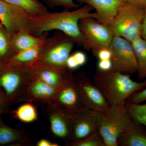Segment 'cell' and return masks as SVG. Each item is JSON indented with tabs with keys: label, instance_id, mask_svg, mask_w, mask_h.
<instances>
[{
	"label": "cell",
	"instance_id": "1",
	"mask_svg": "<svg viewBox=\"0 0 146 146\" xmlns=\"http://www.w3.org/2000/svg\"><path fill=\"white\" fill-rule=\"evenodd\" d=\"M93 9L90 6L85 4L74 10L54 13L49 11L40 15L31 16L29 33L34 36H40L47 32L60 31L86 50V39L80 29L79 23L82 19L88 17L98 20V17L96 13L91 12Z\"/></svg>",
	"mask_w": 146,
	"mask_h": 146
},
{
	"label": "cell",
	"instance_id": "2",
	"mask_svg": "<svg viewBox=\"0 0 146 146\" xmlns=\"http://www.w3.org/2000/svg\"><path fill=\"white\" fill-rule=\"evenodd\" d=\"M131 75L112 70H97L93 82L99 88L110 106H124L129 97L146 86V80L141 82L133 81Z\"/></svg>",
	"mask_w": 146,
	"mask_h": 146
},
{
	"label": "cell",
	"instance_id": "3",
	"mask_svg": "<svg viewBox=\"0 0 146 146\" xmlns=\"http://www.w3.org/2000/svg\"><path fill=\"white\" fill-rule=\"evenodd\" d=\"M75 42L71 37L59 31L45 39L38 57L27 68H66L67 59Z\"/></svg>",
	"mask_w": 146,
	"mask_h": 146
},
{
	"label": "cell",
	"instance_id": "4",
	"mask_svg": "<svg viewBox=\"0 0 146 146\" xmlns=\"http://www.w3.org/2000/svg\"><path fill=\"white\" fill-rule=\"evenodd\" d=\"M34 79L32 70L3 63L0 67V88L9 104L27 102V91Z\"/></svg>",
	"mask_w": 146,
	"mask_h": 146
},
{
	"label": "cell",
	"instance_id": "5",
	"mask_svg": "<svg viewBox=\"0 0 146 146\" xmlns=\"http://www.w3.org/2000/svg\"><path fill=\"white\" fill-rule=\"evenodd\" d=\"M144 14L143 9L126 2L108 26L114 36L133 43L141 37Z\"/></svg>",
	"mask_w": 146,
	"mask_h": 146
},
{
	"label": "cell",
	"instance_id": "6",
	"mask_svg": "<svg viewBox=\"0 0 146 146\" xmlns=\"http://www.w3.org/2000/svg\"><path fill=\"white\" fill-rule=\"evenodd\" d=\"M99 131L106 146H118L120 134L133 126L135 123L131 118L124 106H110L100 112Z\"/></svg>",
	"mask_w": 146,
	"mask_h": 146
},
{
	"label": "cell",
	"instance_id": "7",
	"mask_svg": "<svg viewBox=\"0 0 146 146\" xmlns=\"http://www.w3.org/2000/svg\"><path fill=\"white\" fill-rule=\"evenodd\" d=\"M79 26L86 39V50H91L94 55L101 49L109 48L114 36L108 26L88 17L82 19Z\"/></svg>",
	"mask_w": 146,
	"mask_h": 146
},
{
	"label": "cell",
	"instance_id": "8",
	"mask_svg": "<svg viewBox=\"0 0 146 146\" xmlns=\"http://www.w3.org/2000/svg\"><path fill=\"white\" fill-rule=\"evenodd\" d=\"M109 48L112 54V70L130 75L137 73V60L131 42L114 36Z\"/></svg>",
	"mask_w": 146,
	"mask_h": 146
},
{
	"label": "cell",
	"instance_id": "9",
	"mask_svg": "<svg viewBox=\"0 0 146 146\" xmlns=\"http://www.w3.org/2000/svg\"><path fill=\"white\" fill-rule=\"evenodd\" d=\"M75 80L84 107L100 112H104L110 107L102 91L84 71H81L76 75Z\"/></svg>",
	"mask_w": 146,
	"mask_h": 146
},
{
	"label": "cell",
	"instance_id": "10",
	"mask_svg": "<svg viewBox=\"0 0 146 146\" xmlns=\"http://www.w3.org/2000/svg\"><path fill=\"white\" fill-rule=\"evenodd\" d=\"M31 15L24 9L0 0V23L11 36L29 32Z\"/></svg>",
	"mask_w": 146,
	"mask_h": 146
},
{
	"label": "cell",
	"instance_id": "11",
	"mask_svg": "<svg viewBox=\"0 0 146 146\" xmlns=\"http://www.w3.org/2000/svg\"><path fill=\"white\" fill-rule=\"evenodd\" d=\"M100 119V112L84 106L75 117L70 142L82 140L99 130Z\"/></svg>",
	"mask_w": 146,
	"mask_h": 146
},
{
	"label": "cell",
	"instance_id": "12",
	"mask_svg": "<svg viewBox=\"0 0 146 146\" xmlns=\"http://www.w3.org/2000/svg\"><path fill=\"white\" fill-rule=\"evenodd\" d=\"M47 108L51 131L58 139L70 142L74 120L76 115L69 114L52 104Z\"/></svg>",
	"mask_w": 146,
	"mask_h": 146
},
{
	"label": "cell",
	"instance_id": "13",
	"mask_svg": "<svg viewBox=\"0 0 146 146\" xmlns=\"http://www.w3.org/2000/svg\"><path fill=\"white\" fill-rule=\"evenodd\" d=\"M50 104L69 114L75 115L78 113L84 105L76 84L75 76L56 91L54 98Z\"/></svg>",
	"mask_w": 146,
	"mask_h": 146
},
{
	"label": "cell",
	"instance_id": "14",
	"mask_svg": "<svg viewBox=\"0 0 146 146\" xmlns=\"http://www.w3.org/2000/svg\"><path fill=\"white\" fill-rule=\"evenodd\" d=\"M88 5L96 10L100 23L108 26L112 23L120 8L126 3L124 0H76Z\"/></svg>",
	"mask_w": 146,
	"mask_h": 146
},
{
	"label": "cell",
	"instance_id": "15",
	"mask_svg": "<svg viewBox=\"0 0 146 146\" xmlns=\"http://www.w3.org/2000/svg\"><path fill=\"white\" fill-rule=\"evenodd\" d=\"M32 70L34 78L43 81L56 91L62 88L75 76L72 71L67 68H37L32 69Z\"/></svg>",
	"mask_w": 146,
	"mask_h": 146
},
{
	"label": "cell",
	"instance_id": "16",
	"mask_svg": "<svg viewBox=\"0 0 146 146\" xmlns=\"http://www.w3.org/2000/svg\"><path fill=\"white\" fill-rule=\"evenodd\" d=\"M56 90L39 80L34 78L27 91V102L36 101L48 104L54 98Z\"/></svg>",
	"mask_w": 146,
	"mask_h": 146
},
{
	"label": "cell",
	"instance_id": "17",
	"mask_svg": "<svg viewBox=\"0 0 146 146\" xmlns=\"http://www.w3.org/2000/svg\"><path fill=\"white\" fill-rule=\"evenodd\" d=\"M48 36L46 33L42 36H34L28 31H22L11 36V45L14 54L37 46Z\"/></svg>",
	"mask_w": 146,
	"mask_h": 146
},
{
	"label": "cell",
	"instance_id": "18",
	"mask_svg": "<svg viewBox=\"0 0 146 146\" xmlns=\"http://www.w3.org/2000/svg\"><path fill=\"white\" fill-rule=\"evenodd\" d=\"M141 125L135 123L120 134L117 139L118 146H146V131Z\"/></svg>",
	"mask_w": 146,
	"mask_h": 146
},
{
	"label": "cell",
	"instance_id": "19",
	"mask_svg": "<svg viewBox=\"0 0 146 146\" xmlns=\"http://www.w3.org/2000/svg\"><path fill=\"white\" fill-rule=\"evenodd\" d=\"M30 141L27 135L7 125L0 118V146L27 145Z\"/></svg>",
	"mask_w": 146,
	"mask_h": 146
},
{
	"label": "cell",
	"instance_id": "20",
	"mask_svg": "<svg viewBox=\"0 0 146 146\" xmlns=\"http://www.w3.org/2000/svg\"><path fill=\"white\" fill-rule=\"evenodd\" d=\"M44 41L37 46L16 53L7 62L4 63L16 67H27L38 57Z\"/></svg>",
	"mask_w": 146,
	"mask_h": 146
},
{
	"label": "cell",
	"instance_id": "21",
	"mask_svg": "<svg viewBox=\"0 0 146 146\" xmlns=\"http://www.w3.org/2000/svg\"><path fill=\"white\" fill-rule=\"evenodd\" d=\"M132 44L137 60L138 78L146 80V41L141 37Z\"/></svg>",
	"mask_w": 146,
	"mask_h": 146
},
{
	"label": "cell",
	"instance_id": "22",
	"mask_svg": "<svg viewBox=\"0 0 146 146\" xmlns=\"http://www.w3.org/2000/svg\"><path fill=\"white\" fill-rule=\"evenodd\" d=\"M10 112L13 118L22 122L30 123L38 119L36 107L31 102L21 105L17 109Z\"/></svg>",
	"mask_w": 146,
	"mask_h": 146
},
{
	"label": "cell",
	"instance_id": "23",
	"mask_svg": "<svg viewBox=\"0 0 146 146\" xmlns=\"http://www.w3.org/2000/svg\"><path fill=\"white\" fill-rule=\"evenodd\" d=\"M4 1L21 7L31 16L40 15L48 12L44 5L36 0H2Z\"/></svg>",
	"mask_w": 146,
	"mask_h": 146
},
{
	"label": "cell",
	"instance_id": "24",
	"mask_svg": "<svg viewBox=\"0 0 146 146\" xmlns=\"http://www.w3.org/2000/svg\"><path fill=\"white\" fill-rule=\"evenodd\" d=\"M11 36L0 23V60L3 63L14 54L11 45Z\"/></svg>",
	"mask_w": 146,
	"mask_h": 146
},
{
	"label": "cell",
	"instance_id": "25",
	"mask_svg": "<svg viewBox=\"0 0 146 146\" xmlns=\"http://www.w3.org/2000/svg\"><path fill=\"white\" fill-rule=\"evenodd\" d=\"M124 107L134 122L146 127V103L141 104L126 102Z\"/></svg>",
	"mask_w": 146,
	"mask_h": 146
},
{
	"label": "cell",
	"instance_id": "26",
	"mask_svg": "<svg viewBox=\"0 0 146 146\" xmlns=\"http://www.w3.org/2000/svg\"><path fill=\"white\" fill-rule=\"evenodd\" d=\"M67 145L71 146H106L99 130L82 140L71 141Z\"/></svg>",
	"mask_w": 146,
	"mask_h": 146
},
{
	"label": "cell",
	"instance_id": "27",
	"mask_svg": "<svg viewBox=\"0 0 146 146\" xmlns=\"http://www.w3.org/2000/svg\"><path fill=\"white\" fill-rule=\"evenodd\" d=\"M87 61V57L84 52L80 51L70 55L67 59L66 67L69 70L72 71L83 66Z\"/></svg>",
	"mask_w": 146,
	"mask_h": 146
},
{
	"label": "cell",
	"instance_id": "28",
	"mask_svg": "<svg viewBox=\"0 0 146 146\" xmlns=\"http://www.w3.org/2000/svg\"><path fill=\"white\" fill-rule=\"evenodd\" d=\"M51 7H63L65 10L75 9L78 8L79 5L74 0H44Z\"/></svg>",
	"mask_w": 146,
	"mask_h": 146
},
{
	"label": "cell",
	"instance_id": "29",
	"mask_svg": "<svg viewBox=\"0 0 146 146\" xmlns=\"http://www.w3.org/2000/svg\"><path fill=\"white\" fill-rule=\"evenodd\" d=\"M146 101V86L141 91L133 93L129 97L126 102L133 104H140Z\"/></svg>",
	"mask_w": 146,
	"mask_h": 146
},
{
	"label": "cell",
	"instance_id": "30",
	"mask_svg": "<svg viewBox=\"0 0 146 146\" xmlns=\"http://www.w3.org/2000/svg\"><path fill=\"white\" fill-rule=\"evenodd\" d=\"M10 104L6 99L4 94L0 88V118L1 117V115L6 114L9 112V107Z\"/></svg>",
	"mask_w": 146,
	"mask_h": 146
},
{
	"label": "cell",
	"instance_id": "31",
	"mask_svg": "<svg viewBox=\"0 0 146 146\" xmlns=\"http://www.w3.org/2000/svg\"><path fill=\"white\" fill-rule=\"evenodd\" d=\"M94 55L98 60L111 59L112 54L109 48H103L99 50ZM112 60V59H111Z\"/></svg>",
	"mask_w": 146,
	"mask_h": 146
},
{
	"label": "cell",
	"instance_id": "32",
	"mask_svg": "<svg viewBox=\"0 0 146 146\" xmlns=\"http://www.w3.org/2000/svg\"><path fill=\"white\" fill-rule=\"evenodd\" d=\"M98 70L101 71H108L112 70V63L111 59L98 60Z\"/></svg>",
	"mask_w": 146,
	"mask_h": 146
},
{
	"label": "cell",
	"instance_id": "33",
	"mask_svg": "<svg viewBox=\"0 0 146 146\" xmlns=\"http://www.w3.org/2000/svg\"><path fill=\"white\" fill-rule=\"evenodd\" d=\"M126 3L131 4L141 8H146V0H124Z\"/></svg>",
	"mask_w": 146,
	"mask_h": 146
},
{
	"label": "cell",
	"instance_id": "34",
	"mask_svg": "<svg viewBox=\"0 0 146 146\" xmlns=\"http://www.w3.org/2000/svg\"><path fill=\"white\" fill-rule=\"evenodd\" d=\"M141 37L146 41V8L144 9V14L142 29H141Z\"/></svg>",
	"mask_w": 146,
	"mask_h": 146
},
{
	"label": "cell",
	"instance_id": "35",
	"mask_svg": "<svg viewBox=\"0 0 146 146\" xmlns=\"http://www.w3.org/2000/svg\"><path fill=\"white\" fill-rule=\"evenodd\" d=\"M36 145L37 146H59V145L56 143H53L46 139H42L37 142Z\"/></svg>",
	"mask_w": 146,
	"mask_h": 146
},
{
	"label": "cell",
	"instance_id": "36",
	"mask_svg": "<svg viewBox=\"0 0 146 146\" xmlns=\"http://www.w3.org/2000/svg\"><path fill=\"white\" fill-rule=\"evenodd\" d=\"M3 63L2 62H1V61L0 60V67H1V66L2 65H3Z\"/></svg>",
	"mask_w": 146,
	"mask_h": 146
},
{
	"label": "cell",
	"instance_id": "37",
	"mask_svg": "<svg viewBox=\"0 0 146 146\" xmlns=\"http://www.w3.org/2000/svg\"><path fill=\"white\" fill-rule=\"evenodd\" d=\"M36 1H39V0H36Z\"/></svg>",
	"mask_w": 146,
	"mask_h": 146
}]
</instances>
